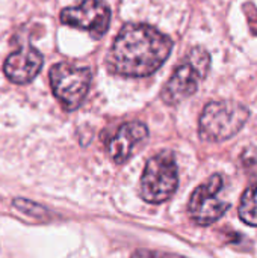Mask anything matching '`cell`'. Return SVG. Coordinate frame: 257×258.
<instances>
[{
	"label": "cell",
	"mask_w": 257,
	"mask_h": 258,
	"mask_svg": "<svg viewBox=\"0 0 257 258\" xmlns=\"http://www.w3.org/2000/svg\"><path fill=\"white\" fill-rule=\"evenodd\" d=\"M173 41L148 24H126L108 53V70L124 77H145L159 70Z\"/></svg>",
	"instance_id": "obj_1"
},
{
	"label": "cell",
	"mask_w": 257,
	"mask_h": 258,
	"mask_svg": "<svg viewBox=\"0 0 257 258\" xmlns=\"http://www.w3.org/2000/svg\"><path fill=\"white\" fill-rule=\"evenodd\" d=\"M250 118L247 106L232 101L221 100L206 104L198 122V133L203 141L223 142L233 138Z\"/></svg>",
	"instance_id": "obj_2"
},
{
	"label": "cell",
	"mask_w": 257,
	"mask_h": 258,
	"mask_svg": "<svg viewBox=\"0 0 257 258\" xmlns=\"http://www.w3.org/2000/svg\"><path fill=\"white\" fill-rule=\"evenodd\" d=\"M211 67V54L203 47L192 48L182 63L174 70V74L162 89V100L170 104H179L197 92Z\"/></svg>",
	"instance_id": "obj_3"
},
{
	"label": "cell",
	"mask_w": 257,
	"mask_h": 258,
	"mask_svg": "<svg viewBox=\"0 0 257 258\" xmlns=\"http://www.w3.org/2000/svg\"><path fill=\"white\" fill-rule=\"evenodd\" d=\"M179 171L174 156L168 151L151 157L141 177V198L150 204L168 201L177 190Z\"/></svg>",
	"instance_id": "obj_4"
},
{
	"label": "cell",
	"mask_w": 257,
	"mask_h": 258,
	"mask_svg": "<svg viewBox=\"0 0 257 258\" xmlns=\"http://www.w3.org/2000/svg\"><path fill=\"white\" fill-rule=\"evenodd\" d=\"M50 85L64 109L76 110L89 91L91 71L85 67L61 62L53 65L50 71Z\"/></svg>",
	"instance_id": "obj_5"
},
{
	"label": "cell",
	"mask_w": 257,
	"mask_h": 258,
	"mask_svg": "<svg viewBox=\"0 0 257 258\" xmlns=\"http://www.w3.org/2000/svg\"><path fill=\"white\" fill-rule=\"evenodd\" d=\"M223 186V177L220 174H215L192 192L188 204V212L195 224L203 227L211 225L221 219L229 210L230 204L220 198Z\"/></svg>",
	"instance_id": "obj_6"
},
{
	"label": "cell",
	"mask_w": 257,
	"mask_h": 258,
	"mask_svg": "<svg viewBox=\"0 0 257 258\" xmlns=\"http://www.w3.org/2000/svg\"><path fill=\"white\" fill-rule=\"evenodd\" d=\"M61 21L70 27L86 30L92 38H101L111 23V9L101 0H82L77 6L62 9Z\"/></svg>",
	"instance_id": "obj_7"
},
{
	"label": "cell",
	"mask_w": 257,
	"mask_h": 258,
	"mask_svg": "<svg viewBox=\"0 0 257 258\" xmlns=\"http://www.w3.org/2000/svg\"><path fill=\"white\" fill-rule=\"evenodd\" d=\"M148 136V128L144 122L132 121L123 124L118 132L108 142V151L111 159L121 165L130 159L133 151L139 144H142Z\"/></svg>",
	"instance_id": "obj_8"
},
{
	"label": "cell",
	"mask_w": 257,
	"mask_h": 258,
	"mask_svg": "<svg viewBox=\"0 0 257 258\" xmlns=\"http://www.w3.org/2000/svg\"><path fill=\"white\" fill-rule=\"evenodd\" d=\"M42 54L32 45H24L5 62V74L14 83H29L42 68Z\"/></svg>",
	"instance_id": "obj_9"
},
{
	"label": "cell",
	"mask_w": 257,
	"mask_h": 258,
	"mask_svg": "<svg viewBox=\"0 0 257 258\" xmlns=\"http://www.w3.org/2000/svg\"><path fill=\"white\" fill-rule=\"evenodd\" d=\"M239 218L247 225L257 227V183L245 189L239 204Z\"/></svg>",
	"instance_id": "obj_10"
},
{
	"label": "cell",
	"mask_w": 257,
	"mask_h": 258,
	"mask_svg": "<svg viewBox=\"0 0 257 258\" xmlns=\"http://www.w3.org/2000/svg\"><path fill=\"white\" fill-rule=\"evenodd\" d=\"M14 207L23 213H26L27 216H32L38 221H42V219H47V210L29 200H23V198H17L14 200Z\"/></svg>",
	"instance_id": "obj_11"
},
{
	"label": "cell",
	"mask_w": 257,
	"mask_h": 258,
	"mask_svg": "<svg viewBox=\"0 0 257 258\" xmlns=\"http://www.w3.org/2000/svg\"><path fill=\"white\" fill-rule=\"evenodd\" d=\"M132 258H183L174 254H167V252H156V251H136Z\"/></svg>",
	"instance_id": "obj_12"
}]
</instances>
